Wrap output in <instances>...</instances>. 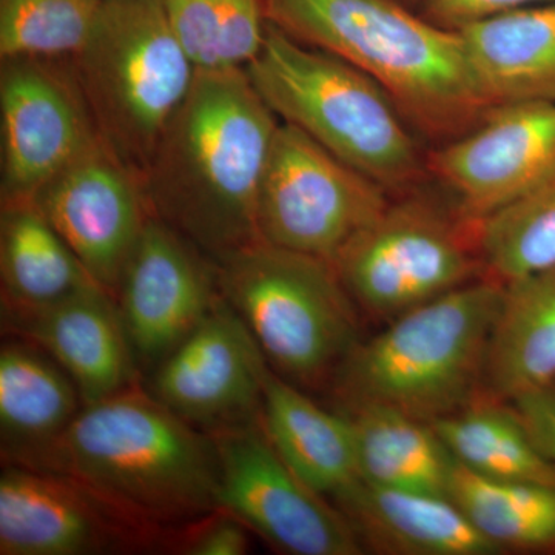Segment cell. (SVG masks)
<instances>
[{"instance_id":"obj_1","label":"cell","mask_w":555,"mask_h":555,"mask_svg":"<svg viewBox=\"0 0 555 555\" xmlns=\"http://www.w3.org/2000/svg\"><path fill=\"white\" fill-rule=\"evenodd\" d=\"M280 124L246 68L198 72L142 178L150 215L215 264L262 243L259 192Z\"/></svg>"},{"instance_id":"obj_2","label":"cell","mask_w":555,"mask_h":555,"mask_svg":"<svg viewBox=\"0 0 555 555\" xmlns=\"http://www.w3.org/2000/svg\"><path fill=\"white\" fill-rule=\"evenodd\" d=\"M20 466L72 478L164 529L218 507L214 438L139 385L82 406L56 440Z\"/></svg>"},{"instance_id":"obj_3","label":"cell","mask_w":555,"mask_h":555,"mask_svg":"<svg viewBox=\"0 0 555 555\" xmlns=\"http://www.w3.org/2000/svg\"><path fill=\"white\" fill-rule=\"evenodd\" d=\"M266 21L377 80L423 126L449 130L491 108L459 31L392 0H261Z\"/></svg>"},{"instance_id":"obj_4","label":"cell","mask_w":555,"mask_h":555,"mask_svg":"<svg viewBox=\"0 0 555 555\" xmlns=\"http://www.w3.org/2000/svg\"><path fill=\"white\" fill-rule=\"evenodd\" d=\"M505 284L480 281L389 321L335 374L343 411L383 408L433 423L477 400Z\"/></svg>"},{"instance_id":"obj_5","label":"cell","mask_w":555,"mask_h":555,"mask_svg":"<svg viewBox=\"0 0 555 555\" xmlns=\"http://www.w3.org/2000/svg\"><path fill=\"white\" fill-rule=\"evenodd\" d=\"M246 72L281 122L382 188H401L418 173V149L401 108L361 69L268 22L262 49Z\"/></svg>"},{"instance_id":"obj_6","label":"cell","mask_w":555,"mask_h":555,"mask_svg":"<svg viewBox=\"0 0 555 555\" xmlns=\"http://www.w3.org/2000/svg\"><path fill=\"white\" fill-rule=\"evenodd\" d=\"M69 62L102 141L144 178L198 75L163 0H102L89 40Z\"/></svg>"},{"instance_id":"obj_7","label":"cell","mask_w":555,"mask_h":555,"mask_svg":"<svg viewBox=\"0 0 555 555\" xmlns=\"http://www.w3.org/2000/svg\"><path fill=\"white\" fill-rule=\"evenodd\" d=\"M217 278L270 369L292 385L334 379L361 341L358 306L327 259L258 243L217 262Z\"/></svg>"},{"instance_id":"obj_8","label":"cell","mask_w":555,"mask_h":555,"mask_svg":"<svg viewBox=\"0 0 555 555\" xmlns=\"http://www.w3.org/2000/svg\"><path fill=\"white\" fill-rule=\"evenodd\" d=\"M480 262L451 218L416 199L389 204L334 259L358 308L385 321L473 283Z\"/></svg>"},{"instance_id":"obj_9","label":"cell","mask_w":555,"mask_h":555,"mask_svg":"<svg viewBox=\"0 0 555 555\" xmlns=\"http://www.w3.org/2000/svg\"><path fill=\"white\" fill-rule=\"evenodd\" d=\"M387 206L385 188L280 124L259 192L262 243L334 262Z\"/></svg>"},{"instance_id":"obj_10","label":"cell","mask_w":555,"mask_h":555,"mask_svg":"<svg viewBox=\"0 0 555 555\" xmlns=\"http://www.w3.org/2000/svg\"><path fill=\"white\" fill-rule=\"evenodd\" d=\"M219 460L218 507L281 553L364 554L352 525L278 454L261 415L210 433Z\"/></svg>"},{"instance_id":"obj_11","label":"cell","mask_w":555,"mask_h":555,"mask_svg":"<svg viewBox=\"0 0 555 555\" xmlns=\"http://www.w3.org/2000/svg\"><path fill=\"white\" fill-rule=\"evenodd\" d=\"M0 115L2 206L33 203L102 139L69 61L3 60Z\"/></svg>"},{"instance_id":"obj_12","label":"cell","mask_w":555,"mask_h":555,"mask_svg":"<svg viewBox=\"0 0 555 555\" xmlns=\"http://www.w3.org/2000/svg\"><path fill=\"white\" fill-rule=\"evenodd\" d=\"M170 531L61 474L5 465L0 476V555L167 551Z\"/></svg>"},{"instance_id":"obj_13","label":"cell","mask_w":555,"mask_h":555,"mask_svg":"<svg viewBox=\"0 0 555 555\" xmlns=\"http://www.w3.org/2000/svg\"><path fill=\"white\" fill-rule=\"evenodd\" d=\"M270 366L257 339L219 295L207 317L152 369L149 392L210 434L261 415Z\"/></svg>"},{"instance_id":"obj_14","label":"cell","mask_w":555,"mask_h":555,"mask_svg":"<svg viewBox=\"0 0 555 555\" xmlns=\"http://www.w3.org/2000/svg\"><path fill=\"white\" fill-rule=\"evenodd\" d=\"M33 204L87 273L115 297L150 215L142 179L98 141L51 179Z\"/></svg>"},{"instance_id":"obj_15","label":"cell","mask_w":555,"mask_h":555,"mask_svg":"<svg viewBox=\"0 0 555 555\" xmlns=\"http://www.w3.org/2000/svg\"><path fill=\"white\" fill-rule=\"evenodd\" d=\"M219 295L217 264L150 217L115 295L137 363L158 366L195 331Z\"/></svg>"},{"instance_id":"obj_16","label":"cell","mask_w":555,"mask_h":555,"mask_svg":"<svg viewBox=\"0 0 555 555\" xmlns=\"http://www.w3.org/2000/svg\"><path fill=\"white\" fill-rule=\"evenodd\" d=\"M486 115L473 133L430 158L474 224L555 173V102H507Z\"/></svg>"},{"instance_id":"obj_17","label":"cell","mask_w":555,"mask_h":555,"mask_svg":"<svg viewBox=\"0 0 555 555\" xmlns=\"http://www.w3.org/2000/svg\"><path fill=\"white\" fill-rule=\"evenodd\" d=\"M3 327L53 358L78 387L83 406L138 385L118 302L98 283L38 312L3 318Z\"/></svg>"},{"instance_id":"obj_18","label":"cell","mask_w":555,"mask_h":555,"mask_svg":"<svg viewBox=\"0 0 555 555\" xmlns=\"http://www.w3.org/2000/svg\"><path fill=\"white\" fill-rule=\"evenodd\" d=\"M364 553L495 555V543L474 528L449 496L382 488L360 481L335 503Z\"/></svg>"},{"instance_id":"obj_19","label":"cell","mask_w":555,"mask_h":555,"mask_svg":"<svg viewBox=\"0 0 555 555\" xmlns=\"http://www.w3.org/2000/svg\"><path fill=\"white\" fill-rule=\"evenodd\" d=\"M456 31L491 107L555 102V2L507 11Z\"/></svg>"},{"instance_id":"obj_20","label":"cell","mask_w":555,"mask_h":555,"mask_svg":"<svg viewBox=\"0 0 555 555\" xmlns=\"http://www.w3.org/2000/svg\"><path fill=\"white\" fill-rule=\"evenodd\" d=\"M261 422L284 462L334 505L360 483L349 418L318 406L272 369L266 377Z\"/></svg>"},{"instance_id":"obj_21","label":"cell","mask_w":555,"mask_h":555,"mask_svg":"<svg viewBox=\"0 0 555 555\" xmlns=\"http://www.w3.org/2000/svg\"><path fill=\"white\" fill-rule=\"evenodd\" d=\"M78 387L30 341L0 349V436L5 465H22L64 433L82 409Z\"/></svg>"},{"instance_id":"obj_22","label":"cell","mask_w":555,"mask_h":555,"mask_svg":"<svg viewBox=\"0 0 555 555\" xmlns=\"http://www.w3.org/2000/svg\"><path fill=\"white\" fill-rule=\"evenodd\" d=\"M555 382V266L505 284L483 387L496 400Z\"/></svg>"},{"instance_id":"obj_23","label":"cell","mask_w":555,"mask_h":555,"mask_svg":"<svg viewBox=\"0 0 555 555\" xmlns=\"http://www.w3.org/2000/svg\"><path fill=\"white\" fill-rule=\"evenodd\" d=\"M2 318L38 312L96 283L33 203L2 206Z\"/></svg>"},{"instance_id":"obj_24","label":"cell","mask_w":555,"mask_h":555,"mask_svg":"<svg viewBox=\"0 0 555 555\" xmlns=\"http://www.w3.org/2000/svg\"><path fill=\"white\" fill-rule=\"evenodd\" d=\"M341 412L352 425L361 481L448 496L456 462L430 423L383 408Z\"/></svg>"},{"instance_id":"obj_25","label":"cell","mask_w":555,"mask_h":555,"mask_svg":"<svg viewBox=\"0 0 555 555\" xmlns=\"http://www.w3.org/2000/svg\"><path fill=\"white\" fill-rule=\"evenodd\" d=\"M430 425L455 462L478 476L555 486V465L535 447L516 408L476 400Z\"/></svg>"},{"instance_id":"obj_26","label":"cell","mask_w":555,"mask_h":555,"mask_svg":"<svg viewBox=\"0 0 555 555\" xmlns=\"http://www.w3.org/2000/svg\"><path fill=\"white\" fill-rule=\"evenodd\" d=\"M448 496L502 551L555 547V486L496 480L455 463Z\"/></svg>"},{"instance_id":"obj_27","label":"cell","mask_w":555,"mask_h":555,"mask_svg":"<svg viewBox=\"0 0 555 555\" xmlns=\"http://www.w3.org/2000/svg\"><path fill=\"white\" fill-rule=\"evenodd\" d=\"M171 30L198 72L246 68L264 43L261 0H163Z\"/></svg>"},{"instance_id":"obj_28","label":"cell","mask_w":555,"mask_h":555,"mask_svg":"<svg viewBox=\"0 0 555 555\" xmlns=\"http://www.w3.org/2000/svg\"><path fill=\"white\" fill-rule=\"evenodd\" d=\"M478 255L500 283L555 266V173L476 224Z\"/></svg>"},{"instance_id":"obj_29","label":"cell","mask_w":555,"mask_h":555,"mask_svg":"<svg viewBox=\"0 0 555 555\" xmlns=\"http://www.w3.org/2000/svg\"><path fill=\"white\" fill-rule=\"evenodd\" d=\"M101 7L102 0H0V57L73 60Z\"/></svg>"},{"instance_id":"obj_30","label":"cell","mask_w":555,"mask_h":555,"mask_svg":"<svg viewBox=\"0 0 555 555\" xmlns=\"http://www.w3.org/2000/svg\"><path fill=\"white\" fill-rule=\"evenodd\" d=\"M247 528L229 511L210 513L171 529L167 553L184 555H243L248 553Z\"/></svg>"},{"instance_id":"obj_31","label":"cell","mask_w":555,"mask_h":555,"mask_svg":"<svg viewBox=\"0 0 555 555\" xmlns=\"http://www.w3.org/2000/svg\"><path fill=\"white\" fill-rule=\"evenodd\" d=\"M513 403L535 447L555 465V382L514 398Z\"/></svg>"},{"instance_id":"obj_32","label":"cell","mask_w":555,"mask_h":555,"mask_svg":"<svg viewBox=\"0 0 555 555\" xmlns=\"http://www.w3.org/2000/svg\"><path fill=\"white\" fill-rule=\"evenodd\" d=\"M547 2L555 0H425L426 9L434 20L452 30L507 11Z\"/></svg>"}]
</instances>
